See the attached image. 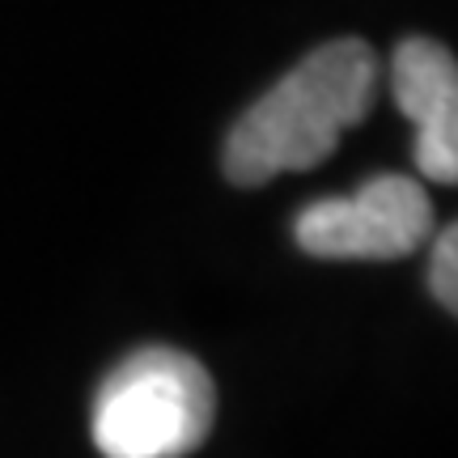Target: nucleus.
I'll return each mask as SVG.
<instances>
[{
  "mask_svg": "<svg viewBox=\"0 0 458 458\" xmlns=\"http://www.w3.org/2000/svg\"><path fill=\"white\" fill-rule=\"evenodd\" d=\"M377 98V55L360 38H335L310 51L233 123L225 140V179L238 187L314 170L340 136L357 128Z\"/></svg>",
  "mask_w": 458,
  "mask_h": 458,
  "instance_id": "nucleus-1",
  "label": "nucleus"
},
{
  "mask_svg": "<svg viewBox=\"0 0 458 458\" xmlns=\"http://www.w3.org/2000/svg\"><path fill=\"white\" fill-rule=\"evenodd\" d=\"M428 289L445 310H458V225H445L433 242V259H428Z\"/></svg>",
  "mask_w": 458,
  "mask_h": 458,
  "instance_id": "nucleus-5",
  "label": "nucleus"
},
{
  "mask_svg": "<svg viewBox=\"0 0 458 458\" xmlns=\"http://www.w3.org/2000/svg\"><path fill=\"white\" fill-rule=\"evenodd\" d=\"M216 416L213 374L179 348H140L94 394L89 433L102 458H187Z\"/></svg>",
  "mask_w": 458,
  "mask_h": 458,
  "instance_id": "nucleus-2",
  "label": "nucleus"
},
{
  "mask_svg": "<svg viewBox=\"0 0 458 458\" xmlns=\"http://www.w3.org/2000/svg\"><path fill=\"white\" fill-rule=\"evenodd\" d=\"M437 229L433 199L416 179L377 174L352 196L314 199L297 213L293 238L314 259H403Z\"/></svg>",
  "mask_w": 458,
  "mask_h": 458,
  "instance_id": "nucleus-3",
  "label": "nucleus"
},
{
  "mask_svg": "<svg viewBox=\"0 0 458 458\" xmlns=\"http://www.w3.org/2000/svg\"><path fill=\"white\" fill-rule=\"evenodd\" d=\"M394 106L416 123V165L433 182L458 179V64L433 38H403L391 60Z\"/></svg>",
  "mask_w": 458,
  "mask_h": 458,
  "instance_id": "nucleus-4",
  "label": "nucleus"
}]
</instances>
